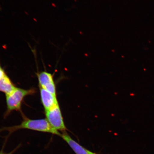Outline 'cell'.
Wrapping results in <instances>:
<instances>
[{"instance_id":"obj_4","label":"cell","mask_w":154,"mask_h":154,"mask_svg":"<svg viewBox=\"0 0 154 154\" xmlns=\"http://www.w3.org/2000/svg\"><path fill=\"white\" fill-rule=\"evenodd\" d=\"M37 76L39 86L57 96L56 87L52 75L47 72H42L38 73Z\"/></svg>"},{"instance_id":"obj_2","label":"cell","mask_w":154,"mask_h":154,"mask_svg":"<svg viewBox=\"0 0 154 154\" xmlns=\"http://www.w3.org/2000/svg\"><path fill=\"white\" fill-rule=\"evenodd\" d=\"M34 88L25 90L17 88L12 93L6 95L7 105V110L5 116L8 115L13 111H20L21 106L24 98L26 96L32 95L35 93Z\"/></svg>"},{"instance_id":"obj_5","label":"cell","mask_w":154,"mask_h":154,"mask_svg":"<svg viewBox=\"0 0 154 154\" xmlns=\"http://www.w3.org/2000/svg\"><path fill=\"white\" fill-rule=\"evenodd\" d=\"M39 87L41 101L45 111L58 104L56 96L54 95L41 86H39Z\"/></svg>"},{"instance_id":"obj_10","label":"cell","mask_w":154,"mask_h":154,"mask_svg":"<svg viewBox=\"0 0 154 154\" xmlns=\"http://www.w3.org/2000/svg\"><path fill=\"white\" fill-rule=\"evenodd\" d=\"M0 154H5V153H0Z\"/></svg>"},{"instance_id":"obj_8","label":"cell","mask_w":154,"mask_h":154,"mask_svg":"<svg viewBox=\"0 0 154 154\" xmlns=\"http://www.w3.org/2000/svg\"><path fill=\"white\" fill-rule=\"evenodd\" d=\"M5 73L4 70L3 69L1 66L0 65V79H1L5 74Z\"/></svg>"},{"instance_id":"obj_9","label":"cell","mask_w":154,"mask_h":154,"mask_svg":"<svg viewBox=\"0 0 154 154\" xmlns=\"http://www.w3.org/2000/svg\"><path fill=\"white\" fill-rule=\"evenodd\" d=\"M91 154H96L95 153H94L93 152H91Z\"/></svg>"},{"instance_id":"obj_7","label":"cell","mask_w":154,"mask_h":154,"mask_svg":"<svg viewBox=\"0 0 154 154\" xmlns=\"http://www.w3.org/2000/svg\"><path fill=\"white\" fill-rule=\"evenodd\" d=\"M16 88L6 74L0 79V91L5 93V95L12 93Z\"/></svg>"},{"instance_id":"obj_6","label":"cell","mask_w":154,"mask_h":154,"mask_svg":"<svg viewBox=\"0 0 154 154\" xmlns=\"http://www.w3.org/2000/svg\"><path fill=\"white\" fill-rule=\"evenodd\" d=\"M61 137L65 140L76 154H91L92 152L75 141L66 131L63 132Z\"/></svg>"},{"instance_id":"obj_1","label":"cell","mask_w":154,"mask_h":154,"mask_svg":"<svg viewBox=\"0 0 154 154\" xmlns=\"http://www.w3.org/2000/svg\"><path fill=\"white\" fill-rule=\"evenodd\" d=\"M23 129L49 133L60 137L61 134L59 131L55 130L51 126L46 119L31 120L25 118L20 125L12 127H5L2 129V130L7 131L11 134L17 130Z\"/></svg>"},{"instance_id":"obj_3","label":"cell","mask_w":154,"mask_h":154,"mask_svg":"<svg viewBox=\"0 0 154 154\" xmlns=\"http://www.w3.org/2000/svg\"><path fill=\"white\" fill-rule=\"evenodd\" d=\"M45 112L46 119L54 129L58 131H65L66 128L59 104Z\"/></svg>"}]
</instances>
